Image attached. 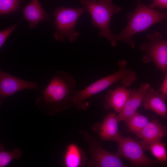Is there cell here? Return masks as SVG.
<instances>
[{
	"mask_svg": "<svg viewBox=\"0 0 167 167\" xmlns=\"http://www.w3.org/2000/svg\"><path fill=\"white\" fill-rule=\"evenodd\" d=\"M135 10L127 14L128 23L121 33L115 35V40L126 43L132 48H135L132 36L135 34L146 30L153 24L167 19V13L158 11L137 0Z\"/></svg>",
	"mask_w": 167,
	"mask_h": 167,
	"instance_id": "2",
	"label": "cell"
},
{
	"mask_svg": "<svg viewBox=\"0 0 167 167\" xmlns=\"http://www.w3.org/2000/svg\"><path fill=\"white\" fill-rule=\"evenodd\" d=\"M151 87L148 83H142L137 89H131L130 96L122 110L117 117L118 122L124 121L136 112L142 103L145 95Z\"/></svg>",
	"mask_w": 167,
	"mask_h": 167,
	"instance_id": "11",
	"label": "cell"
},
{
	"mask_svg": "<svg viewBox=\"0 0 167 167\" xmlns=\"http://www.w3.org/2000/svg\"><path fill=\"white\" fill-rule=\"evenodd\" d=\"M79 133L88 145L90 160L87 163L90 167H124L126 165L116 153H112L104 149L100 144L88 131L80 130Z\"/></svg>",
	"mask_w": 167,
	"mask_h": 167,
	"instance_id": "6",
	"label": "cell"
},
{
	"mask_svg": "<svg viewBox=\"0 0 167 167\" xmlns=\"http://www.w3.org/2000/svg\"><path fill=\"white\" fill-rule=\"evenodd\" d=\"M22 155L20 149L15 148L11 152L5 150L3 145H0V167H5L14 159L18 160Z\"/></svg>",
	"mask_w": 167,
	"mask_h": 167,
	"instance_id": "19",
	"label": "cell"
},
{
	"mask_svg": "<svg viewBox=\"0 0 167 167\" xmlns=\"http://www.w3.org/2000/svg\"><path fill=\"white\" fill-rule=\"evenodd\" d=\"M167 135V129L163 126L158 119L149 121L137 135L141 140L139 141L144 151L148 147L155 142L161 140Z\"/></svg>",
	"mask_w": 167,
	"mask_h": 167,
	"instance_id": "12",
	"label": "cell"
},
{
	"mask_svg": "<svg viewBox=\"0 0 167 167\" xmlns=\"http://www.w3.org/2000/svg\"><path fill=\"white\" fill-rule=\"evenodd\" d=\"M124 122L129 130L137 135L149 121L145 116L136 112Z\"/></svg>",
	"mask_w": 167,
	"mask_h": 167,
	"instance_id": "17",
	"label": "cell"
},
{
	"mask_svg": "<svg viewBox=\"0 0 167 167\" xmlns=\"http://www.w3.org/2000/svg\"><path fill=\"white\" fill-rule=\"evenodd\" d=\"M80 2L91 16L92 25L99 29V36L106 38L112 47L115 46V35L111 32L109 24L113 15L119 13L121 7L113 5L112 0H80Z\"/></svg>",
	"mask_w": 167,
	"mask_h": 167,
	"instance_id": "4",
	"label": "cell"
},
{
	"mask_svg": "<svg viewBox=\"0 0 167 167\" xmlns=\"http://www.w3.org/2000/svg\"><path fill=\"white\" fill-rule=\"evenodd\" d=\"M167 94L150 87L147 91L142 102L144 109L151 110L162 118H167Z\"/></svg>",
	"mask_w": 167,
	"mask_h": 167,
	"instance_id": "13",
	"label": "cell"
},
{
	"mask_svg": "<svg viewBox=\"0 0 167 167\" xmlns=\"http://www.w3.org/2000/svg\"><path fill=\"white\" fill-rule=\"evenodd\" d=\"M76 86L71 74L57 71L45 89L40 91L41 96L37 98L36 104L41 109L54 113L75 106Z\"/></svg>",
	"mask_w": 167,
	"mask_h": 167,
	"instance_id": "1",
	"label": "cell"
},
{
	"mask_svg": "<svg viewBox=\"0 0 167 167\" xmlns=\"http://www.w3.org/2000/svg\"><path fill=\"white\" fill-rule=\"evenodd\" d=\"M131 90L124 85L118 87L113 90H109L103 103L104 108L106 110L112 108L115 112L119 113L127 102Z\"/></svg>",
	"mask_w": 167,
	"mask_h": 167,
	"instance_id": "14",
	"label": "cell"
},
{
	"mask_svg": "<svg viewBox=\"0 0 167 167\" xmlns=\"http://www.w3.org/2000/svg\"><path fill=\"white\" fill-rule=\"evenodd\" d=\"M160 92L167 94V73L165 75L163 83L160 87Z\"/></svg>",
	"mask_w": 167,
	"mask_h": 167,
	"instance_id": "23",
	"label": "cell"
},
{
	"mask_svg": "<svg viewBox=\"0 0 167 167\" xmlns=\"http://www.w3.org/2000/svg\"><path fill=\"white\" fill-rule=\"evenodd\" d=\"M118 65L120 68L116 72L96 81L83 90L76 91L73 103L78 110L86 109L88 104L84 101L87 99L118 81H121L126 87L131 86L135 82L137 78L135 72L126 67L124 62H119Z\"/></svg>",
	"mask_w": 167,
	"mask_h": 167,
	"instance_id": "3",
	"label": "cell"
},
{
	"mask_svg": "<svg viewBox=\"0 0 167 167\" xmlns=\"http://www.w3.org/2000/svg\"><path fill=\"white\" fill-rule=\"evenodd\" d=\"M18 24L11 26L3 30L0 31V48H1L5 43L6 40L11 33L17 27Z\"/></svg>",
	"mask_w": 167,
	"mask_h": 167,
	"instance_id": "21",
	"label": "cell"
},
{
	"mask_svg": "<svg viewBox=\"0 0 167 167\" xmlns=\"http://www.w3.org/2000/svg\"><path fill=\"white\" fill-rule=\"evenodd\" d=\"M117 115L114 113L108 114L101 123L95 124L92 129L102 140L118 142L122 136L118 131Z\"/></svg>",
	"mask_w": 167,
	"mask_h": 167,
	"instance_id": "10",
	"label": "cell"
},
{
	"mask_svg": "<svg viewBox=\"0 0 167 167\" xmlns=\"http://www.w3.org/2000/svg\"><path fill=\"white\" fill-rule=\"evenodd\" d=\"M22 11L24 18L28 21L31 29L34 28L40 22L50 19L49 14L43 10L38 0H32Z\"/></svg>",
	"mask_w": 167,
	"mask_h": 167,
	"instance_id": "15",
	"label": "cell"
},
{
	"mask_svg": "<svg viewBox=\"0 0 167 167\" xmlns=\"http://www.w3.org/2000/svg\"><path fill=\"white\" fill-rule=\"evenodd\" d=\"M149 6L153 9L157 7L159 9L165 8L167 9V0H153L152 2Z\"/></svg>",
	"mask_w": 167,
	"mask_h": 167,
	"instance_id": "22",
	"label": "cell"
},
{
	"mask_svg": "<svg viewBox=\"0 0 167 167\" xmlns=\"http://www.w3.org/2000/svg\"><path fill=\"white\" fill-rule=\"evenodd\" d=\"M19 0H0V14L1 15L10 13L18 7Z\"/></svg>",
	"mask_w": 167,
	"mask_h": 167,
	"instance_id": "20",
	"label": "cell"
},
{
	"mask_svg": "<svg viewBox=\"0 0 167 167\" xmlns=\"http://www.w3.org/2000/svg\"><path fill=\"white\" fill-rule=\"evenodd\" d=\"M158 162L161 164L167 165V152L166 144L161 140L155 142L147 147Z\"/></svg>",
	"mask_w": 167,
	"mask_h": 167,
	"instance_id": "18",
	"label": "cell"
},
{
	"mask_svg": "<svg viewBox=\"0 0 167 167\" xmlns=\"http://www.w3.org/2000/svg\"><path fill=\"white\" fill-rule=\"evenodd\" d=\"M87 158L82 149L74 143L70 144L64 152L63 165L66 167H82L87 163Z\"/></svg>",
	"mask_w": 167,
	"mask_h": 167,
	"instance_id": "16",
	"label": "cell"
},
{
	"mask_svg": "<svg viewBox=\"0 0 167 167\" xmlns=\"http://www.w3.org/2000/svg\"><path fill=\"white\" fill-rule=\"evenodd\" d=\"M32 89L40 91L36 82L26 81L0 71V96L4 98L22 90Z\"/></svg>",
	"mask_w": 167,
	"mask_h": 167,
	"instance_id": "9",
	"label": "cell"
},
{
	"mask_svg": "<svg viewBox=\"0 0 167 167\" xmlns=\"http://www.w3.org/2000/svg\"><path fill=\"white\" fill-rule=\"evenodd\" d=\"M118 146L117 153L130 161L134 165L147 166L156 165L157 161L148 158L144 153V150L139 141L130 137L122 136L117 142Z\"/></svg>",
	"mask_w": 167,
	"mask_h": 167,
	"instance_id": "8",
	"label": "cell"
},
{
	"mask_svg": "<svg viewBox=\"0 0 167 167\" xmlns=\"http://www.w3.org/2000/svg\"><path fill=\"white\" fill-rule=\"evenodd\" d=\"M86 10L84 6L78 8L61 6L56 9L54 12L55 31L53 36L55 39L61 42L63 41L65 38L71 42L76 41L79 33L76 30L75 26Z\"/></svg>",
	"mask_w": 167,
	"mask_h": 167,
	"instance_id": "5",
	"label": "cell"
},
{
	"mask_svg": "<svg viewBox=\"0 0 167 167\" xmlns=\"http://www.w3.org/2000/svg\"><path fill=\"white\" fill-rule=\"evenodd\" d=\"M148 41L140 45L142 51L145 53L143 61L148 63L152 61L157 69L167 73V40H163L157 32L147 36Z\"/></svg>",
	"mask_w": 167,
	"mask_h": 167,
	"instance_id": "7",
	"label": "cell"
}]
</instances>
